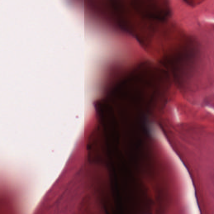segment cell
<instances>
[{
    "mask_svg": "<svg viewBox=\"0 0 214 214\" xmlns=\"http://www.w3.org/2000/svg\"><path fill=\"white\" fill-rule=\"evenodd\" d=\"M206 109L210 113H212V114H214V108L213 107H209V106H207L206 107Z\"/></svg>",
    "mask_w": 214,
    "mask_h": 214,
    "instance_id": "6da1fadb",
    "label": "cell"
}]
</instances>
